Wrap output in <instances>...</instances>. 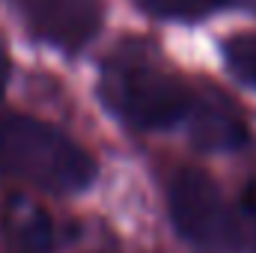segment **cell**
<instances>
[{
	"label": "cell",
	"instance_id": "8",
	"mask_svg": "<svg viewBox=\"0 0 256 253\" xmlns=\"http://www.w3.org/2000/svg\"><path fill=\"white\" fill-rule=\"evenodd\" d=\"M224 60L242 84L256 86V33H242V36L226 39L224 42Z\"/></svg>",
	"mask_w": 256,
	"mask_h": 253
},
{
	"label": "cell",
	"instance_id": "9",
	"mask_svg": "<svg viewBox=\"0 0 256 253\" xmlns=\"http://www.w3.org/2000/svg\"><path fill=\"white\" fill-rule=\"evenodd\" d=\"M242 206H244V212H248L250 218H256V179L244 185V194H242Z\"/></svg>",
	"mask_w": 256,
	"mask_h": 253
},
{
	"label": "cell",
	"instance_id": "3",
	"mask_svg": "<svg viewBox=\"0 0 256 253\" xmlns=\"http://www.w3.org/2000/svg\"><path fill=\"white\" fill-rule=\"evenodd\" d=\"M167 206L173 226L194 248L212 253H232L238 248V224L226 208L220 188L196 167H185L170 179Z\"/></svg>",
	"mask_w": 256,
	"mask_h": 253
},
{
	"label": "cell",
	"instance_id": "1",
	"mask_svg": "<svg viewBox=\"0 0 256 253\" xmlns=\"http://www.w3.org/2000/svg\"><path fill=\"white\" fill-rule=\"evenodd\" d=\"M0 173L51 194H74L96 179L92 155L36 116L0 120Z\"/></svg>",
	"mask_w": 256,
	"mask_h": 253
},
{
	"label": "cell",
	"instance_id": "11",
	"mask_svg": "<svg viewBox=\"0 0 256 253\" xmlns=\"http://www.w3.org/2000/svg\"><path fill=\"white\" fill-rule=\"evenodd\" d=\"M254 3H256V0H254Z\"/></svg>",
	"mask_w": 256,
	"mask_h": 253
},
{
	"label": "cell",
	"instance_id": "4",
	"mask_svg": "<svg viewBox=\"0 0 256 253\" xmlns=\"http://www.w3.org/2000/svg\"><path fill=\"white\" fill-rule=\"evenodd\" d=\"M27 30L63 51L84 48L102 27V0H9Z\"/></svg>",
	"mask_w": 256,
	"mask_h": 253
},
{
	"label": "cell",
	"instance_id": "2",
	"mask_svg": "<svg viewBox=\"0 0 256 253\" xmlns=\"http://www.w3.org/2000/svg\"><path fill=\"white\" fill-rule=\"evenodd\" d=\"M104 104L134 128H170L191 116L194 92L170 72L122 57L104 68Z\"/></svg>",
	"mask_w": 256,
	"mask_h": 253
},
{
	"label": "cell",
	"instance_id": "10",
	"mask_svg": "<svg viewBox=\"0 0 256 253\" xmlns=\"http://www.w3.org/2000/svg\"><path fill=\"white\" fill-rule=\"evenodd\" d=\"M6 80H9V54H6V45L0 39V98L6 92Z\"/></svg>",
	"mask_w": 256,
	"mask_h": 253
},
{
	"label": "cell",
	"instance_id": "7",
	"mask_svg": "<svg viewBox=\"0 0 256 253\" xmlns=\"http://www.w3.org/2000/svg\"><path fill=\"white\" fill-rule=\"evenodd\" d=\"M146 15L155 18H176V21H194L202 18L220 6H226L230 0H134Z\"/></svg>",
	"mask_w": 256,
	"mask_h": 253
},
{
	"label": "cell",
	"instance_id": "6",
	"mask_svg": "<svg viewBox=\"0 0 256 253\" xmlns=\"http://www.w3.org/2000/svg\"><path fill=\"white\" fill-rule=\"evenodd\" d=\"M6 253H57V230L51 218L27 200H12L3 212Z\"/></svg>",
	"mask_w": 256,
	"mask_h": 253
},
{
	"label": "cell",
	"instance_id": "5",
	"mask_svg": "<svg viewBox=\"0 0 256 253\" xmlns=\"http://www.w3.org/2000/svg\"><path fill=\"white\" fill-rule=\"evenodd\" d=\"M191 140L196 149H208V152H230L244 146L248 140V126L244 116L238 114V108L220 96V92H208L202 98H194L191 108Z\"/></svg>",
	"mask_w": 256,
	"mask_h": 253
}]
</instances>
